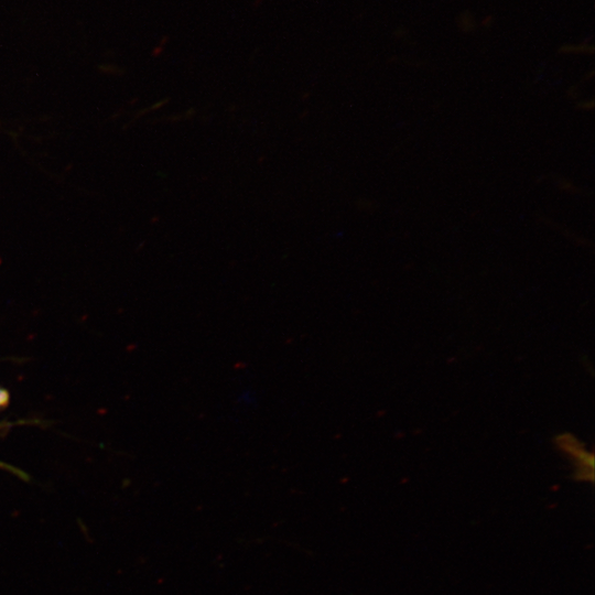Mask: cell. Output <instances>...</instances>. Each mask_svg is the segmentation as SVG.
<instances>
[{
  "instance_id": "obj_1",
  "label": "cell",
  "mask_w": 595,
  "mask_h": 595,
  "mask_svg": "<svg viewBox=\"0 0 595 595\" xmlns=\"http://www.w3.org/2000/svg\"><path fill=\"white\" fill-rule=\"evenodd\" d=\"M9 401V394L6 390L0 389V408L4 407Z\"/></svg>"
}]
</instances>
